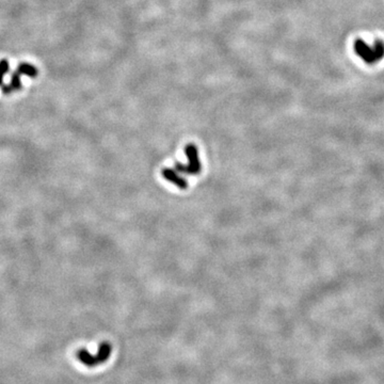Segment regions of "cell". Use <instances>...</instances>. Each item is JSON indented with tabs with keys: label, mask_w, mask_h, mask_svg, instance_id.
Masks as SVG:
<instances>
[{
	"label": "cell",
	"mask_w": 384,
	"mask_h": 384,
	"mask_svg": "<svg viewBox=\"0 0 384 384\" xmlns=\"http://www.w3.org/2000/svg\"><path fill=\"white\" fill-rule=\"evenodd\" d=\"M112 354V345L109 342H104L100 345L96 354H91L88 350L81 348L77 351L76 356L79 362L84 366L92 368L100 364H104Z\"/></svg>",
	"instance_id": "obj_1"
},
{
	"label": "cell",
	"mask_w": 384,
	"mask_h": 384,
	"mask_svg": "<svg viewBox=\"0 0 384 384\" xmlns=\"http://www.w3.org/2000/svg\"><path fill=\"white\" fill-rule=\"evenodd\" d=\"M354 50L356 55H359L366 63H375L384 57V43L381 41L375 42L372 47L368 46L363 40H356L354 43Z\"/></svg>",
	"instance_id": "obj_2"
},
{
	"label": "cell",
	"mask_w": 384,
	"mask_h": 384,
	"mask_svg": "<svg viewBox=\"0 0 384 384\" xmlns=\"http://www.w3.org/2000/svg\"><path fill=\"white\" fill-rule=\"evenodd\" d=\"M37 69L35 67L31 66L28 63H21L18 66V67L16 68V71L11 77V83L10 84H3L2 92L4 94H10L11 92L13 91H18L21 89V81H20V76L21 75H27L31 78H35L37 76Z\"/></svg>",
	"instance_id": "obj_3"
},
{
	"label": "cell",
	"mask_w": 384,
	"mask_h": 384,
	"mask_svg": "<svg viewBox=\"0 0 384 384\" xmlns=\"http://www.w3.org/2000/svg\"><path fill=\"white\" fill-rule=\"evenodd\" d=\"M185 153L188 159V165L184 166L182 164L175 165V170L178 173H185V174L197 175L201 172V161L199 158V150L194 144H188L185 149Z\"/></svg>",
	"instance_id": "obj_4"
},
{
	"label": "cell",
	"mask_w": 384,
	"mask_h": 384,
	"mask_svg": "<svg viewBox=\"0 0 384 384\" xmlns=\"http://www.w3.org/2000/svg\"><path fill=\"white\" fill-rule=\"evenodd\" d=\"M162 176H164L167 182L174 184L175 186H177L180 189H183V190H185V189L188 187V183L186 182V180H184V178L180 175V173H178L175 169L165 167V169L162 170Z\"/></svg>",
	"instance_id": "obj_5"
},
{
	"label": "cell",
	"mask_w": 384,
	"mask_h": 384,
	"mask_svg": "<svg viewBox=\"0 0 384 384\" xmlns=\"http://www.w3.org/2000/svg\"><path fill=\"white\" fill-rule=\"evenodd\" d=\"M9 69H10V63L7 59L0 60V86L3 85V77L4 75L9 72Z\"/></svg>",
	"instance_id": "obj_6"
}]
</instances>
